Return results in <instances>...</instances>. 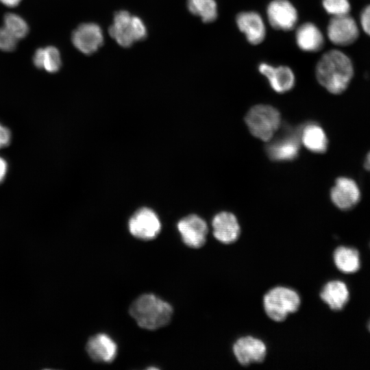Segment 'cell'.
I'll return each instance as SVG.
<instances>
[{
  "label": "cell",
  "instance_id": "obj_1",
  "mask_svg": "<svg viewBox=\"0 0 370 370\" xmlns=\"http://www.w3.org/2000/svg\"><path fill=\"white\" fill-rule=\"evenodd\" d=\"M319 83L328 92L339 95L348 88L354 76V66L349 57L338 50L324 53L316 66Z\"/></svg>",
  "mask_w": 370,
  "mask_h": 370
},
{
  "label": "cell",
  "instance_id": "obj_2",
  "mask_svg": "<svg viewBox=\"0 0 370 370\" xmlns=\"http://www.w3.org/2000/svg\"><path fill=\"white\" fill-rule=\"evenodd\" d=\"M173 312V308L169 303L153 294L140 295L130 308V315L138 325L147 330H156L166 325Z\"/></svg>",
  "mask_w": 370,
  "mask_h": 370
},
{
  "label": "cell",
  "instance_id": "obj_3",
  "mask_svg": "<svg viewBox=\"0 0 370 370\" xmlns=\"http://www.w3.org/2000/svg\"><path fill=\"white\" fill-rule=\"evenodd\" d=\"M301 305V298L293 289L276 286L270 289L263 297L266 314L276 322L284 321L291 313L296 312Z\"/></svg>",
  "mask_w": 370,
  "mask_h": 370
},
{
  "label": "cell",
  "instance_id": "obj_4",
  "mask_svg": "<svg viewBox=\"0 0 370 370\" xmlns=\"http://www.w3.org/2000/svg\"><path fill=\"white\" fill-rule=\"evenodd\" d=\"M108 32L111 37L123 47H129L147 36V28L143 21L125 10L114 14Z\"/></svg>",
  "mask_w": 370,
  "mask_h": 370
},
{
  "label": "cell",
  "instance_id": "obj_5",
  "mask_svg": "<svg viewBox=\"0 0 370 370\" xmlns=\"http://www.w3.org/2000/svg\"><path fill=\"white\" fill-rule=\"evenodd\" d=\"M245 122L252 135L269 141L280 127V114L271 106L257 105L249 110Z\"/></svg>",
  "mask_w": 370,
  "mask_h": 370
},
{
  "label": "cell",
  "instance_id": "obj_6",
  "mask_svg": "<svg viewBox=\"0 0 370 370\" xmlns=\"http://www.w3.org/2000/svg\"><path fill=\"white\" fill-rule=\"evenodd\" d=\"M301 127L284 126L280 135L267 146L269 157L274 161L295 159L299 150Z\"/></svg>",
  "mask_w": 370,
  "mask_h": 370
},
{
  "label": "cell",
  "instance_id": "obj_7",
  "mask_svg": "<svg viewBox=\"0 0 370 370\" xmlns=\"http://www.w3.org/2000/svg\"><path fill=\"white\" fill-rule=\"evenodd\" d=\"M330 197L339 210L348 211L355 208L362 199L361 188L352 177H338L330 189Z\"/></svg>",
  "mask_w": 370,
  "mask_h": 370
},
{
  "label": "cell",
  "instance_id": "obj_8",
  "mask_svg": "<svg viewBox=\"0 0 370 370\" xmlns=\"http://www.w3.org/2000/svg\"><path fill=\"white\" fill-rule=\"evenodd\" d=\"M128 227L130 233L141 240L155 238L160 232L161 223L156 212L149 208H141L130 219Z\"/></svg>",
  "mask_w": 370,
  "mask_h": 370
},
{
  "label": "cell",
  "instance_id": "obj_9",
  "mask_svg": "<svg viewBox=\"0 0 370 370\" xmlns=\"http://www.w3.org/2000/svg\"><path fill=\"white\" fill-rule=\"evenodd\" d=\"M327 34L334 45L346 46L356 40L359 29L355 20L347 14L333 16L328 23Z\"/></svg>",
  "mask_w": 370,
  "mask_h": 370
},
{
  "label": "cell",
  "instance_id": "obj_10",
  "mask_svg": "<svg viewBox=\"0 0 370 370\" xmlns=\"http://www.w3.org/2000/svg\"><path fill=\"white\" fill-rule=\"evenodd\" d=\"M232 351L238 362L243 366L262 362L267 352L264 343L251 336L237 339L233 345Z\"/></svg>",
  "mask_w": 370,
  "mask_h": 370
},
{
  "label": "cell",
  "instance_id": "obj_11",
  "mask_svg": "<svg viewBox=\"0 0 370 370\" xmlns=\"http://www.w3.org/2000/svg\"><path fill=\"white\" fill-rule=\"evenodd\" d=\"M182 241L190 248L201 247L206 241L208 228L206 221L196 214H190L177 223Z\"/></svg>",
  "mask_w": 370,
  "mask_h": 370
},
{
  "label": "cell",
  "instance_id": "obj_12",
  "mask_svg": "<svg viewBox=\"0 0 370 370\" xmlns=\"http://www.w3.org/2000/svg\"><path fill=\"white\" fill-rule=\"evenodd\" d=\"M71 38L75 48L86 55L95 53L103 43L102 29L93 23L79 25L73 31Z\"/></svg>",
  "mask_w": 370,
  "mask_h": 370
},
{
  "label": "cell",
  "instance_id": "obj_13",
  "mask_svg": "<svg viewBox=\"0 0 370 370\" xmlns=\"http://www.w3.org/2000/svg\"><path fill=\"white\" fill-rule=\"evenodd\" d=\"M267 14L271 25L279 30L292 29L297 21V12L287 0H273L269 4Z\"/></svg>",
  "mask_w": 370,
  "mask_h": 370
},
{
  "label": "cell",
  "instance_id": "obj_14",
  "mask_svg": "<svg viewBox=\"0 0 370 370\" xmlns=\"http://www.w3.org/2000/svg\"><path fill=\"white\" fill-rule=\"evenodd\" d=\"M214 237L225 245L235 243L240 236L241 227L236 216L230 212L217 214L212 221Z\"/></svg>",
  "mask_w": 370,
  "mask_h": 370
},
{
  "label": "cell",
  "instance_id": "obj_15",
  "mask_svg": "<svg viewBox=\"0 0 370 370\" xmlns=\"http://www.w3.org/2000/svg\"><path fill=\"white\" fill-rule=\"evenodd\" d=\"M237 26L252 45H258L265 37L266 29L260 14L255 12H242L236 18Z\"/></svg>",
  "mask_w": 370,
  "mask_h": 370
},
{
  "label": "cell",
  "instance_id": "obj_16",
  "mask_svg": "<svg viewBox=\"0 0 370 370\" xmlns=\"http://www.w3.org/2000/svg\"><path fill=\"white\" fill-rule=\"evenodd\" d=\"M261 74L268 79L271 88L277 92L290 90L295 85V75L292 70L286 66H272L262 63L258 67Z\"/></svg>",
  "mask_w": 370,
  "mask_h": 370
},
{
  "label": "cell",
  "instance_id": "obj_17",
  "mask_svg": "<svg viewBox=\"0 0 370 370\" xmlns=\"http://www.w3.org/2000/svg\"><path fill=\"white\" fill-rule=\"evenodd\" d=\"M86 350L95 361L110 362L114 360L117 347L115 342L106 334H97L87 342Z\"/></svg>",
  "mask_w": 370,
  "mask_h": 370
},
{
  "label": "cell",
  "instance_id": "obj_18",
  "mask_svg": "<svg viewBox=\"0 0 370 370\" xmlns=\"http://www.w3.org/2000/svg\"><path fill=\"white\" fill-rule=\"evenodd\" d=\"M321 300L331 310H342L349 299V292L346 284L339 280H332L324 285L320 292Z\"/></svg>",
  "mask_w": 370,
  "mask_h": 370
},
{
  "label": "cell",
  "instance_id": "obj_19",
  "mask_svg": "<svg viewBox=\"0 0 370 370\" xmlns=\"http://www.w3.org/2000/svg\"><path fill=\"white\" fill-rule=\"evenodd\" d=\"M297 46L304 51L315 52L323 46L324 38L320 29L312 23L300 25L295 34Z\"/></svg>",
  "mask_w": 370,
  "mask_h": 370
},
{
  "label": "cell",
  "instance_id": "obj_20",
  "mask_svg": "<svg viewBox=\"0 0 370 370\" xmlns=\"http://www.w3.org/2000/svg\"><path fill=\"white\" fill-rule=\"evenodd\" d=\"M301 141L314 153H323L328 149V136L324 130L316 123H309L301 127Z\"/></svg>",
  "mask_w": 370,
  "mask_h": 370
},
{
  "label": "cell",
  "instance_id": "obj_21",
  "mask_svg": "<svg viewBox=\"0 0 370 370\" xmlns=\"http://www.w3.org/2000/svg\"><path fill=\"white\" fill-rule=\"evenodd\" d=\"M336 268L344 273H353L360 267V254L357 249L341 246L337 247L333 255Z\"/></svg>",
  "mask_w": 370,
  "mask_h": 370
},
{
  "label": "cell",
  "instance_id": "obj_22",
  "mask_svg": "<svg viewBox=\"0 0 370 370\" xmlns=\"http://www.w3.org/2000/svg\"><path fill=\"white\" fill-rule=\"evenodd\" d=\"M35 66L49 73L57 72L61 66V58L58 49L53 46L38 49L33 56Z\"/></svg>",
  "mask_w": 370,
  "mask_h": 370
},
{
  "label": "cell",
  "instance_id": "obj_23",
  "mask_svg": "<svg viewBox=\"0 0 370 370\" xmlns=\"http://www.w3.org/2000/svg\"><path fill=\"white\" fill-rule=\"evenodd\" d=\"M188 10L198 16L204 23L214 21L217 17V6L214 0H187Z\"/></svg>",
  "mask_w": 370,
  "mask_h": 370
},
{
  "label": "cell",
  "instance_id": "obj_24",
  "mask_svg": "<svg viewBox=\"0 0 370 370\" xmlns=\"http://www.w3.org/2000/svg\"><path fill=\"white\" fill-rule=\"evenodd\" d=\"M3 27L18 40L25 38L29 32L26 21L18 14L7 13L3 18Z\"/></svg>",
  "mask_w": 370,
  "mask_h": 370
},
{
  "label": "cell",
  "instance_id": "obj_25",
  "mask_svg": "<svg viewBox=\"0 0 370 370\" xmlns=\"http://www.w3.org/2000/svg\"><path fill=\"white\" fill-rule=\"evenodd\" d=\"M325 10L333 16L349 14L351 5L349 0H323Z\"/></svg>",
  "mask_w": 370,
  "mask_h": 370
},
{
  "label": "cell",
  "instance_id": "obj_26",
  "mask_svg": "<svg viewBox=\"0 0 370 370\" xmlns=\"http://www.w3.org/2000/svg\"><path fill=\"white\" fill-rule=\"evenodd\" d=\"M18 40L5 27H0V50L5 52L14 51Z\"/></svg>",
  "mask_w": 370,
  "mask_h": 370
},
{
  "label": "cell",
  "instance_id": "obj_27",
  "mask_svg": "<svg viewBox=\"0 0 370 370\" xmlns=\"http://www.w3.org/2000/svg\"><path fill=\"white\" fill-rule=\"evenodd\" d=\"M360 21L364 32L370 36V5H367L362 10Z\"/></svg>",
  "mask_w": 370,
  "mask_h": 370
},
{
  "label": "cell",
  "instance_id": "obj_28",
  "mask_svg": "<svg viewBox=\"0 0 370 370\" xmlns=\"http://www.w3.org/2000/svg\"><path fill=\"white\" fill-rule=\"evenodd\" d=\"M11 140L10 130L0 123V149L8 146Z\"/></svg>",
  "mask_w": 370,
  "mask_h": 370
},
{
  "label": "cell",
  "instance_id": "obj_29",
  "mask_svg": "<svg viewBox=\"0 0 370 370\" xmlns=\"http://www.w3.org/2000/svg\"><path fill=\"white\" fill-rule=\"evenodd\" d=\"M8 170V164L5 160L0 157V184L4 180Z\"/></svg>",
  "mask_w": 370,
  "mask_h": 370
},
{
  "label": "cell",
  "instance_id": "obj_30",
  "mask_svg": "<svg viewBox=\"0 0 370 370\" xmlns=\"http://www.w3.org/2000/svg\"><path fill=\"white\" fill-rule=\"evenodd\" d=\"M22 0H0V2L5 6L13 8L17 6Z\"/></svg>",
  "mask_w": 370,
  "mask_h": 370
},
{
  "label": "cell",
  "instance_id": "obj_31",
  "mask_svg": "<svg viewBox=\"0 0 370 370\" xmlns=\"http://www.w3.org/2000/svg\"><path fill=\"white\" fill-rule=\"evenodd\" d=\"M363 167L369 173H370V150L367 151L363 160Z\"/></svg>",
  "mask_w": 370,
  "mask_h": 370
},
{
  "label": "cell",
  "instance_id": "obj_32",
  "mask_svg": "<svg viewBox=\"0 0 370 370\" xmlns=\"http://www.w3.org/2000/svg\"><path fill=\"white\" fill-rule=\"evenodd\" d=\"M368 328H369V330L370 331V321H369V325H368Z\"/></svg>",
  "mask_w": 370,
  "mask_h": 370
}]
</instances>
